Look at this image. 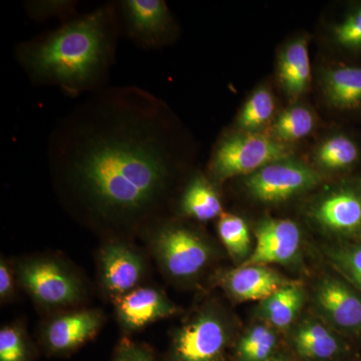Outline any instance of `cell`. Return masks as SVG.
<instances>
[{"mask_svg":"<svg viewBox=\"0 0 361 361\" xmlns=\"http://www.w3.org/2000/svg\"><path fill=\"white\" fill-rule=\"evenodd\" d=\"M217 283L230 298L238 302L263 301L295 280L288 279L269 266L239 265L217 275Z\"/></svg>","mask_w":361,"mask_h":361,"instance_id":"cell-15","label":"cell"},{"mask_svg":"<svg viewBox=\"0 0 361 361\" xmlns=\"http://www.w3.org/2000/svg\"><path fill=\"white\" fill-rule=\"evenodd\" d=\"M312 305L325 324L344 337H361V293L342 277L326 274L313 289Z\"/></svg>","mask_w":361,"mask_h":361,"instance_id":"cell-9","label":"cell"},{"mask_svg":"<svg viewBox=\"0 0 361 361\" xmlns=\"http://www.w3.org/2000/svg\"><path fill=\"white\" fill-rule=\"evenodd\" d=\"M307 216L315 227L330 236H361V187L341 185L323 192L311 202Z\"/></svg>","mask_w":361,"mask_h":361,"instance_id":"cell-10","label":"cell"},{"mask_svg":"<svg viewBox=\"0 0 361 361\" xmlns=\"http://www.w3.org/2000/svg\"><path fill=\"white\" fill-rule=\"evenodd\" d=\"M122 32L137 47L159 49L174 40L177 26L163 0H121Z\"/></svg>","mask_w":361,"mask_h":361,"instance_id":"cell-8","label":"cell"},{"mask_svg":"<svg viewBox=\"0 0 361 361\" xmlns=\"http://www.w3.org/2000/svg\"><path fill=\"white\" fill-rule=\"evenodd\" d=\"M104 322L97 310H80L52 318L42 331V345L49 355L66 356L92 338Z\"/></svg>","mask_w":361,"mask_h":361,"instance_id":"cell-14","label":"cell"},{"mask_svg":"<svg viewBox=\"0 0 361 361\" xmlns=\"http://www.w3.org/2000/svg\"><path fill=\"white\" fill-rule=\"evenodd\" d=\"M14 272L20 286L44 307H68L84 294L77 275L56 259H26L18 263Z\"/></svg>","mask_w":361,"mask_h":361,"instance_id":"cell-6","label":"cell"},{"mask_svg":"<svg viewBox=\"0 0 361 361\" xmlns=\"http://www.w3.org/2000/svg\"><path fill=\"white\" fill-rule=\"evenodd\" d=\"M146 270L144 255L126 242L111 240L99 251V282L114 301L140 287Z\"/></svg>","mask_w":361,"mask_h":361,"instance_id":"cell-11","label":"cell"},{"mask_svg":"<svg viewBox=\"0 0 361 361\" xmlns=\"http://www.w3.org/2000/svg\"><path fill=\"white\" fill-rule=\"evenodd\" d=\"M276 104L267 87H257L247 99L236 118V128L243 132H260L274 118Z\"/></svg>","mask_w":361,"mask_h":361,"instance_id":"cell-24","label":"cell"},{"mask_svg":"<svg viewBox=\"0 0 361 361\" xmlns=\"http://www.w3.org/2000/svg\"><path fill=\"white\" fill-rule=\"evenodd\" d=\"M16 278L13 268L6 259L0 260V300L2 303L11 300L16 294Z\"/></svg>","mask_w":361,"mask_h":361,"instance_id":"cell-31","label":"cell"},{"mask_svg":"<svg viewBox=\"0 0 361 361\" xmlns=\"http://www.w3.org/2000/svg\"><path fill=\"white\" fill-rule=\"evenodd\" d=\"M334 37L336 42L346 49H361V8L344 18L342 23L334 26Z\"/></svg>","mask_w":361,"mask_h":361,"instance_id":"cell-29","label":"cell"},{"mask_svg":"<svg viewBox=\"0 0 361 361\" xmlns=\"http://www.w3.org/2000/svg\"><path fill=\"white\" fill-rule=\"evenodd\" d=\"M216 183L203 173L196 172L187 180L177 202L180 216L209 222L219 219L224 214L223 202Z\"/></svg>","mask_w":361,"mask_h":361,"instance_id":"cell-17","label":"cell"},{"mask_svg":"<svg viewBox=\"0 0 361 361\" xmlns=\"http://www.w3.org/2000/svg\"><path fill=\"white\" fill-rule=\"evenodd\" d=\"M255 246L241 265L287 266L300 254V228L290 219L266 218L255 228Z\"/></svg>","mask_w":361,"mask_h":361,"instance_id":"cell-13","label":"cell"},{"mask_svg":"<svg viewBox=\"0 0 361 361\" xmlns=\"http://www.w3.org/2000/svg\"><path fill=\"white\" fill-rule=\"evenodd\" d=\"M360 158V149L345 135L327 137L316 147L313 160L316 167L324 172H339L353 167Z\"/></svg>","mask_w":361,"mask_h":361,"instance_id":"cell-22","label":"cell"},{"mask_svg":"<svg viewBox=\"0 0 361 361\" xmlns=\"http://www.w3.org/2000/svg\"><path fill=\"white\" fill-rule=\"evenodd\" d=\"M268 361H299L294 357L290 353H284V351H278L276 355L272 356Z\"/></svg>","mask_w":361,"mask_h":361,"instance_id":"cell-32","label":"cell"},{"mask_svg":"<svg viewBox=\"0 0 361 361\" xmlns=\"http://www.w3.org/2000/svg\"><path fill=\"white\" fill-rule=\"evenodd\" d=\"M322 176L295 159L274 161L247 176L244 187L249 196L264 204L283 203L318 186Z\"/></svg>","mask_w":361,"mask_h":361,"instance_id":"cell-7","label":"cell"},{"mask_svg":"<svg viewBox=\"0 0 361 361\" xmlns=\"http://www.w3.org/2000/svg\"><path fill=\"white\" fill-rule=\"evenodd\" d=\"M122 32L118 4H106L16 47L33 85L56 87L66 96L104 89Z\"/></svg>","mask_w":361,"mask_h":361,"instance_id":"cell-2","label":"cell"},{"mask_svg":"<svg viewBox=\"0 0 361 361\" xmlns=\"http://www.w3.org/2000/svg\"><path fill=\"white\" fill-rule=\"evenodd\" d=\"M37 350L25 329L9 324L0 330V361H35Z\"/></svg>","mask_w":361,"mask_h":361,"instance_id":"cell-27","label":"cell"},{"mask_svg":"<svg viewBox=\"0 0 361 361\" xmlns=\"http://www.w3.org/2000/svg\"><path fill=\"white\" fill-rule=\"evenodd\" d=\"M289 145L277 141L270 135L258 132L225 134L216 144L208 166L213 182L223 183L239 176H250L274 161L292 158Z\"/></svg>","mask_w":361,"mask_h":361,"instance_id":"cell-4","label":"cell"},{"mask_svg":"<svg viewBox=\"0 0 361 361\" xmlns=\"http://www.w3.org/2000/svg\"><path fill=\"white\" fill-rule=\"evenodd\" d=\"M115 306L116 319L126 332L139 331L179 312L177 305L154 287H137L116 299Z\"/></svg>","mask_w":361,"mask_h":361,"instance_id":"cell-16","label":"cell"},{"mask_svg":"<svg viewBox=\"0 0 361 361\" xmlns=\"http://www.w3.org/2000/svg\"><path fill=\"white\" fill-rule=\"evenodd\" d=\"M325 256L339 275L361 293V242L329 247Z\"/></svg>","mask_w":361,"mask_h":361,"instance_id":"cell-26","label":"cell"},{"mask_svg":"<svg viewBox=\"0 0 361 361\" xmlns=\"http://www.w3.org/2000/svg\"><path fill=\"white\" fill-rule=\"evenodd\" d=\"M148 234L157 263L174 281H192L212 262L215 253L210 242L189 226L161 219L148 227Z\"/></svg>","mask_w":361,"mask_h":361,"instance_id":"cell-3","label":"cell"},{"mask_svg":"<svg viewBox=\"0 0 361 361\" xmlns=\"http://www.w3.org/2000/svg\"><path fill=\"white\" fill-rule=\"evenodd\" d=\"M174 116L137 85L90 94L54 126L47 158L68 205L92 224H155L180 172Z\"/></svg>","mask_w":361,"mask_h":361,"instance_id":"cell-1","label":"cell"},{"mask_svg":"<svg viewBox=\"0 0 361 361\" xmlns=\"http://www.w3.org/2000/svg\"><path fill=\"white\" fill-rule=\"evenodd\" d=\"M306 298L307 294L302 283L295 281L261 301L258 316L277 331L288 329L300 314Z\"/></svg>","mask_w":361,"mask_h":361,"instance_id":"cell-19","label":"cell"},{"mask_svg":"<svg viewBox=\"0 0 361 361\" xmlns=\"http://www.w3.org/2000/svg\"><path fill=\"white\" fill-rule=\"evenodd\" d=\"M233 334L224 311L208 304L173 332L168 361H227Z\"/></svg>","mask_w":361,"mask_h":361,"instance_id":"cell-5","label":"cell"},{"mask_svg":"<svg viewBox=\"0 0 361 361\" xmlns=\"http://www.w3.org/2000/svg\"><path fill=\"white\" fill-rule=\"evenodd\" d=\"M314 127L315 116L312 111L303 104H293L274 118L270 135L277 141L289 145L310 135Z\"/></svg>","mask_w":361,"mask_h":361,"instance_id":"cell-23","label":"cell"},{"mask_svg":"<svg viewBox=\"0 0 361 361\" xmlns=\"http://www.w3.org/2000/svg\"><path fill=\"white\" fill-rule=\"evenodd\" d=\"M217 232L233 260L238 266L245 262L253 250L250 229L246 221L238 215L225 212L218 219Z\"/></svg>","mask_w":361,"mask_h":361,"instance_id":"cell-25","label":"cell"},{"mask_svg":"<svg viewBox=\"0 0 361 361\" xmlns=\"http://www.w3.org/2000/svg\"><path fill=\"white\" fill-rule=\"evenodd\" d=\"M289 348L299 361H353V348L345 337L315 317H305L292 329Z\"/></svg>","mask_w":361,"mask_h":361,"instance_id":"cell-12","label":"cell"},{"mask_svg":"<svg viewBox=\"0 0 361 361\" xmlns=\"http://www.w3.org/2000/svg\"></svg>","mask_w":361,"mask_h":361,"instance_id":"cell-33","label":"cell"},{"mask_svg":"<svg viewBox=\"0 0 361 361\" xmlns=\"http://www.w3.org/2000/svg\"><path fill=\"white\" fill-rule=\"evenodd\" d=\"M277 77L285 94L291 99H298L308 92L311 84V65L306 37L291 40L280 51Z\"/></svg>","mask_w":361,"mask_h":361,"instance_id":"cell-18","label":"cell"},{"mask_svg":"<svg viewBox=\"0 0 361 361\" xmlns=\"http://www.w3.org/2000/svg\"><path fill=\"white\" fill-rule=\"evenodd\" d=\"M111 361H157L151 350L141 344L123 341L116 348Z\"/></svg>","mask_w":361,"mask_h":361,"instance_id":"cell-30","label":"cell"},{"mask_svg":"<svg viewBox=\"0 0 361 361\" xmlns=\"http://www.w3.org/2000/svg\"><path fill=\"white\" fill-rule=\"evenodd\" d=\"M322 89L327 103L338 110L361 106V68L334 66L323 71Z\"/></svg>","mask_w":361,"mask_h":361,"instance_id":"cell-20","label":"cell"},{"mask_svg":"<svg viewBox=\"0 0 361 361\" xmlns=\"http://www.w3.org/2000/svg\"><path fill=\"white\" fill-rule=\"evenodd\" d=\"M234 344L232 361H268L280 351L277 330L262 322L249 327Z\"/></svg>","mask_w":361,"mask_h":361,"instance_id":"cell-21","label":"cell"},{"mask_svg":"<svg viewBox=\"0 0 361 361\" xmlns=\"http://www.w3.org/2000/svg\"><path fill=\"white\" fill-rule=\"evenodd\" d=\"M78 4L73 0H37L25 4L26 14L35 21L47 20L51 18L71 20Z\"/></svg>","mask_w":361,"mask_h":361,"instance_id":"cell-28","label":"cell"}]
</instances>
